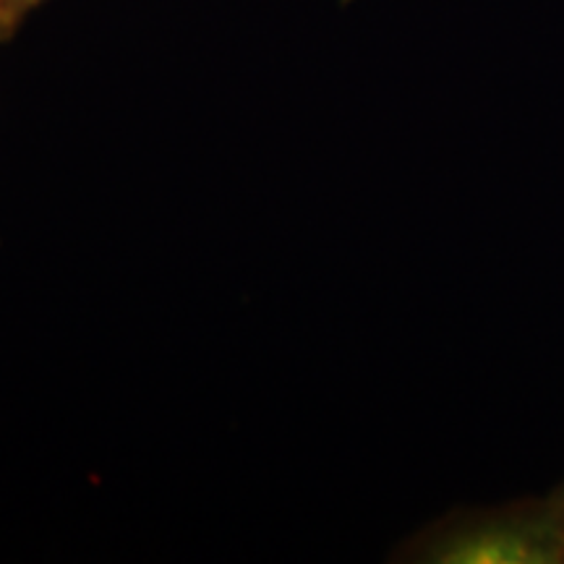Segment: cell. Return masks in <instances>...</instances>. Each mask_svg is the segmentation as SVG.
<instances>
[{"label": "cell", "mask_w": 564, "mask_h": 564, "mask_svg": "<svg viewBox=\"0 0 564 564\" xmlns=\"http://www.w3.org/2000/svg\"><path fill=\"white\" fill-rule=\"evenodd\" d=\"M408 560L436 564H564V520L552 499L463 512L421 533Z\"/></svg>", "instance_id": "cell-1"}, {"label": "cell", "mask_w": 564, "mask_h": 564, "mask_svg": "<svg viewBox=\"0 0 564 564\" xmlns=\"http://www.w3.org/2000/svg\"><path fill=\"white\" fill-rule=\"evenodd\" d=\"M549 499H552V505L556 507V512H560V518L564 520V484L560 486V489H554V494Z\"/></svg>", "instance_id": "cell-3"}, {"label": "cell", "mask_w": 564, "mask_h": 564, "mask_svg": "<svg viewBox=\"0 0 564 564\" xmlns=\"http://www.w3.org/2000/svg\"><path fill=\"white\" fill-rule=\"evenodd\" d=\"M42 3L45 0H0V24H3L6 34L11 37L21 26V21L30 17L34 9H40Z\"/></svg>", "instance_id": "cell-2"}, {"label": "cell", "mask_w": 564, "mask_h": 564, "mask_svg": "<svg viewBox=\"0 0 564 564\" xmlns=\"http://www.w3.org/2000/svg\"><path fill=\"white\" fill-rule=\"evenodd\" d=\"M9 40V34H6V30H3V24H0V42H6Z\"/></svg>", "instance_id": "cell-4"}]
</instances>
